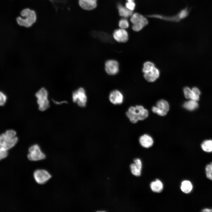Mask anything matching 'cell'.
<instances>
[{
	"label": "cell",
	"mask_w": 212,
	"mask_h": 212,
	"mask_svg": "<svg viewBox=\"0 0 212 212\" xmlns=\"http://www.w3.org/2000/svg\"><path fill=\"white\" fill-rule=\"evenodd\" d=\"M156 106L166 115L170 108L169 103L164 99H161L158 101L156 103Z\"/></svg>",
	"instance_id": "9a60e30c"
},
{
	"label": "cell",
	"mask_w": 212,
	"mask_h": 212,
	"mask_svg": "<svg viewBox=\"0 0 212 212\" xmlns=\"http://www.w3.org/2000/svg\"><path fill=\"white\" fill-rule=\"evenodd\" d=\"M200 91L196 87H194L191 89V93L190 97L191 100L198 101L199 99Z\"/></svg>",
	"instance_id": "7402d4cb"
},
{
	"label": "cell",
	"mask_w": 212,
	"mask_h": 212,
	"mask_svg": "<svg viewBox=\"0 0 212 212\" xmlns=\"http://www.w3.org/2000/svg\"><path fill=\"white\" fill-rule=\"evenodd\" d=\"M203 150L207 152H212V140H206L203 141L201 144Z\"/></svg>",
	"instance_id": "44dd1931"
},
{
	"label": "cell",
	"mask_w": 212,
	"mask_h": 212,
	"mask_svg": "<svg viewBox=\"0 0 212 212\" xmlns=\"http://www.w3.org/2000/svg\"><path fill=\"white\" fill-rule=\"evenodd\" d=\"M48 95L47 90L44 88H42L36 93L35 96L37 99L39 109L40 111H45L49 106Z\"/></svg>",
	"instance_id": "277c9868"
},
{
	"label": "cell",
	"mask_w": 212,
	"mask_h": 212,
	"mask_svg": "<svg viewBox=\"0 0 212 212\" xmlns=\"http://www.w3.org/2000/svg\"><path fill=\"white\" fill-rule=\"evenodd\" d=\"M34 178L36 182L39 184H43L48 181L51 177V175L46 170L38 169L33 173Z\"/></svg>",
	"instance_id": "ba28073f"
},
{
	"label": "cell",
	"mask_w": 212,
	"mask_h": 212,
	"mask_svg": "<svg viewBox=\"0 0 212 212\" xmlns=\"http://www.w3.org/2000/svg\"><path fill=\"white\" fill-rule=\"evenodd\" d=\"M112 36L115 40L120 43L126 42L128 39V33L125 29L120 28L115 30Z\"/></svg>",
	"instance_id": "30bf717a"
},
{
	"label": "cell",
	"mask_w": 212,
	"mask_h": 212,
	"mask_svg": "<svg viewBox=\"0 0 212 212\" xmlns=\"http://www.w3.org/2000/svg\"><path fill=\"white\" fill-rule=\"evenodd\" d=\"M149 115L148 110L141 105L132 106L128 109L126 115L132 123H137L138 120H142L147 118Z\"/></svg>",
	"instance_id": "6da1fadb"
},
{
	"label": "cell",
	"mask_w": 212,
	"mask_h": 212,
	"mask_svg": "<svg viewBox=\"0 0 212 212\" xmlns=\"http://www.w3.org/2000/svg\"><path fill=\"white\" fill-rule=\"evenodd\" d=\"M206 173L207 177L212 180V162L206 166Z\"/></svg>",
	"instance_id": "cb8c5ba5"
},
{
	"label": "cell",
	"mask_w": 212,
	"mask_h": 212,
	"mask_svg": "<svg viewBox=\"0 0 212 212\" xmlns=\"http://www.w3.org/2000/svg\"><path fill=\"white\" fill-rule=\"evenodd\" d=\"M21 15L24 18L19 16L16 20L20 26L26 27H30L36 21L37 16L35 11L29 8L23 10L20 13Z\"/></svg>",
	"instance_id": "3957f363"
},
{
	"label": "cell",
	"mask_w": 212,
	"mask_h": 212,
	"mask_svg": "<svg viewBox=\"0 0 212 212\" xmlns=\"http://www.w3.org/2000/svg\"><path fill=\"white\" fill-rule=\"evenodd\" d=\"M152 110L153 113L160 116H163L166 115L165 113L161 111L156 106H153L152 108Z\"/></svg>",
	"instance_id": "4316f807"
},
{
	"label": "cell",
	"mask_w": 212,
	"mask_h": 212,
	"mask_svg": "<svg viewBox=\"0 0 212 212\" xmlns=\"http://www.w3.org/2000/svg\"><path fill=\"white\" fill-rule=\"evenodd\" d=\"M184 108L189 110H193L197 108L198 106L197 101L191 100L185 102L183 104Z\"/></svg>",
	"instance_id": "d6986e66"
},
{
	"label": "cell",
	"mask_w": 212,
	"mask_h": 212,
	"mask_svg": "<svg viewBox=\"0 0 212 212\" xmlns=\"http://www.w3.org/2000/svg\"><path fill=\"white\" fill-rule=\"evenodd\" d=\"M7 150L0 147V159L1 160L6 157L7 155Z\"/></svg>",
	"instance_id": "f1b7e54d"
},
{
	"label": "cell",
	"mask_w": 212,
	"mask_h": 212,
	"mask_svg": "<svg viewBox=\"0 0 212 212\" xmlns=\"http://www.w3.org/2000/svg\"><path fill=\"white\" fill-rule=\"evenodd\" d=\"M28 151L27 157L30 160H39L44 159L46 158L45 155L42 152L39 146L37 144L31 146L29 148Z\"/></svg>",
	"instance_id": "52a82bcc"
},
{
	"label": "cell",
	"mask_w": 212,
	"mask_h": 212,
	"mask_svg": "<svg viewBox=\"0 0 212 212\" xmlns=\"http://www.w3.org/2000/svg\"><path fill=\"white\" fill-rule=\"evenodd\" d=\"M16 135V132L12 130H7L4 133L1 134L0 147L7 150L13 147L18 140Z\"/></svg>",
	"instance_id": "7a4b0ae2"
},
{
	"label": "cell",
	"mask_w": 212,
	"mask_h": 212,
	"mask_svg": "<svg viewBox=\"0 0 212 212\" xmlns=\"http://www.w3.org/2000/svg\"><path fill=\"white\" fill-rule=\"evenodd\" d=\"M160 72L157 68L155 67L152 69L144 73V77L145 79L149 82H153L155 81L159 77Z\"/></svg>",
	"instance_id": "4fadbf2b"
},
{
	"label": "cell",
	"mask_w": 212,
	"mask_h": 212,
	"mask_svg": "<svg viewBox=\"0 0 212 212\" xmlns=\"http://www.w3.org/2000/svg\"><path fill=\"white\" fill-rule=\"evenodd\" d=\"M155 67V65L153 62L147 61L145 62L143 64L142 71L143 73L152 69Z\"/></svg>",
	"instance_id": "603a6c76"
},
{
	"label": "cell",
	"mask_w": 212,
	"mask_h": 212,
	"mask_svg": "<svg viewBox=\"0 0 212 212\" xmlns=\"http://www.w3.org/2000/svg\"><path fill=\"white\" fill-rule=\"evenodd\" d=\"M105 69L108 74L111 75H115L119 71V63L115 60H108L105 63Z\"/></svg>",
	"instance_id": "9c48e42d"
},
{
	"label": "cell",
	"mask_w": 212,
	"mask_h": 212,
	"mask_svg": "<svg viewBox=\"0 0 212 212\" xmlns=\"http://www.w3.org/2000/svg\"><path fill=\"white\" fill-rule=\"evenodd\" d=\"M119 14L120 16L127 17L132 14V11L130 10L126 7L123 6L120 4L117 6Z\"/></svg>",
	"instance_id": "e0dca14e"
},
{
	"label": "cell",
	"mask_w": 212,
	"mask_h": 212,
	"mask_svg": "<svg viewBox=\"0 0 212 212\" xmlns=\"http://www.w3.org/2000/svg\"><path fill=\"white\" fill-rule=\"evenodd\" d=\"M192 188V184L189 181L185 180L182 182L180 189L183 192L186 193H188L191 192Z\"/></svg>",
	"instance_id": "ac0fdd59"
},
{
	"label": "cell",
	"mask_w": 212,
	"mask_h": 212,
	"mask_svg": "<svg viewBox=\"0 0 212 212\" xmlns=\"http://www.w3.org/2000/svg\"><path fill=\"white\" fill-rule=\"evenodd\" d=\"M191 89L188 87H185L183 89V93L185 97L187 99L190 98Z\"/></svg>",
	"instance_id": "83f0119b"
},
{
	"label": "cell",
	"mask_w": 212,
	"mask_h": 212,
	"mask_svg": "<svg viewBox=\"0 0 212 212\" xmlns=\"http://www.w3.org/2000/svg\"><path fill=\"white\" fill-rule=\"evenodd\" d=\"M78 2L80 7L87 11L95 9L97 5V0H78Z\"/></svg>",
	"instance_id": "7c38bea8"
},
{
	"label": "cell",
	"mask_w": 212,
	"mask_h": 212,
	"mask_svg": "<svg viewBox=\"0 0 212 212\" xmlns=\"http://www.w3.org/2000/svg\"><path fill=\"white\" fill-rule=\"evenodd\" d=\"M142 166L136 164L132 163L130 165V168L132 173L134 175L138 176L140 175Z\"/></svg>",
	"instance_id": "ffe728a7"
},
{
	"label": "cell",
	"mask_w": 212,
	"mask_h": 212,
	"mask_svg": "<svg viewBox=\"0 0 212 212\" xmlns=\"http://www.w3.org/2000/svg\"><path fill=\"white\" fill-rule=\"evenodd\" d=\"M152 190L156 193H160L163 190V185L162 182L159 180L156 179L152 182L150 184Z\"/></svg>",
	"instance_id": "2e32d148"
},
{
	"label": "cell",
	"mask_w": 212,
	"mask_h": 212,
	"mask_svg": "<svg viewBox=\"0 0 212 212\" xmlns=\"http://www.w3.org/2000/svg\"></svg>",
	"instance_id": "4dcf8cb0"
},
{
	"label": "cell",
	"mask_w": 212,
	"mask_h": 212,
	"mask_svg": "<svg viewBox=\"0 0 212 212\" xmlns=\"http://www.w3.org/2000/svg\"><path fill=\"white\" fill-rule=\"evenodd\" d=\"M139 142L142 146L146 148L151 147L154 142L152 137L147 134H145L140 136L139 138Z\"/></svg>",
	"instance_id": "5bb4252c"
},
{
	"label": "cell",
	"mask_w": 212,
	"mask_h": 212,
	"mask_svg": "<svg viewBox=\"0 0 212 212\" xmlns=\"http://www.w3.org/2000/svg\"><path fill=\"white\" fill-rule=\"evenodd\" d=\"M109 98L110 101L115 105H120L123 101L124 97L122 94L117 90L112 91L109 94Z\"/></svg>",
	"instance_id": "8fae6325"
},
{
	"label": "cell",
	"mask_w": 212,
	"mask_h": 212,
	"mask_svg": "<svg viewBox=\"0 0 212 212\" xmlns=\"http://www.w3.org/2000/svg\"><path fill=\"white\" fill-rule=\"evenodd\" d=\"M127 2L125 4L126 7L130 10H134L135 5L134 0H127Z\"/></svg>",
	"instance_id": "484cf974"
},
{
	"label": "cell",
	"mask_w": 212,
	"mask_h": 212,
	"mask_svg": "<svg viewBox=\"0 0 212 212\" xmlns=\"http://www.w3.org/2000/svg\"><path fill=\"white\" fill-rule=\"evenodd\" d=\"M130 20L132 24V29L133 30L138 32L141 30L148 24V21L147 19L143 15L138 13L132 14Z\"/></svg>",
	"instance_id": "5b68a950"
},
{
	"label": "cell",
	"mask_w": 212,
	"mask_h": 212,
	"mask_svg": "<svg viewBox=\"0 0 212 212\" xmlns=\"http://www.w3.org/2000/svg\"><path fill=\"white\" fill-rule=\"evenodd\" d=\"M72 99L74 102L76 103L81 107L85 106L87 97L85 89L82 87H80L74 91L72 93Z\"/></svg>",
	"instance_id": "8992f818"
},
{
	"label": "cell",
	"mask_w": 212,
	"mask_h": 212,
	"mask_svg": "<svg viewBox=\"0 0 212 212\" xmlns=\"http://www.w3.org/2000/svg\"><path fill=\"white\" fill-rule=\"evenodd\" d=\"M0 105L1 106L3 105L5 103L7 100L6 95L1 92L0 93Z\"/></svg>",
	"instance_id": "f546056e"
},
{
	"label": "cell",
	"mask_w": 212,
	"mask_h": 212,
	"mask_svg": "<svg viewBox=\"0 0 212 212\" xmlns=\"http://www.w3.org/2000/svg\"><path fill=\"white\" fill-rule=\"evenodd\" d=\"M118 25L120 28L125 29L128 28L129 26L128 21L125 19H120L119 21Z\"/></svg>",
	"instance_id": "d4e9b609"
}]
</instances>
